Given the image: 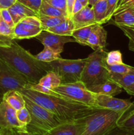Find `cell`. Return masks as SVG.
<instances>
[{"label": "cell", "instance_id": "ee69618b", "mask_svg": "<svg viewBox=\"0 0 134 135\" xmlns=\"http://www.w3.org/2000/svg\"><path fill=\"white\" fill-rule=\"evenodd\" d=\"M97 1H98V0H89V1H88V5L93 7V5L97 3Z\"/></svg>", "mask_w": 134, "mask_h": 135}, {"label": "cell", "instance_id": "74e56055", "mask_svg": "<svg viewBox=\"0 0 134 135\" xmlns=\"http://www.w3.org/2000/svg\"><path fill=\"white\" fill-rule=\"evenodd\" d=\"M107 135H134V131L117 127Z\"/></svg>", "mask_w": 134, "mask_h": 135}, {"label": "cell", "instance_id": "e0dca14e", "mask_svg": "<svg viewBox=\"0 0 134 135\" xmlns=\"http://www.w3.org/2000/svg\"><path fill=\"white\" fill-rule=\"evenodd\" d=\"M8 9L11 15L14 25L26 17L37 16L38 15V13L32 10L31 9L27 7L17 1Z\"/></svg>", "mask_w": 134, "mask_h": 135}, {"label": "cell", "instance_id": "ab89813d", "mask_svg": "<svg viewBox=\"0 0 134 135\" xmlns=\"http://www.w3.org/2000/svg\"><path fill=\"white\" fill-rule=\"evenodd\" d=\"M76 0H66V14L67 18H71L72 17V9H73L74 4Z\"/></svg>", "mask_w": 134, "mask_h": 135}, {"label": "cell", "instance_id": "f1b7e54d", "mask_svg": "<svg viewBox=\"0 0 134 135\" xmlns=\"http://www.w3.org/2000/svg\"><path fill=\"white\" fill-rule=\"evenodd\" d=\"M106 68L110 73H128L134 72V67L127 65L123 63L120 64L112 65H107L105 64Z\"/></svg>", "mask_w": 134, "mask_h": 135}, {"label": "cell", "instance_id": "60d3db41", "mask_svg": "<svg viewBox=\"0 0 134 135\" xmlns=\"http://www.w3.org/2000/svg\"><path fill=\"white\" fill-rule=\"evenodd\" d=\"M16 1L17 0H0V9H8L15 3Z\"/></svg>", "mask_w": 134, "mask_h": 135}, {"label": "cell", "instance_id": "44dd1931", "mask_svg": "<svg viewBox=\"0 0 134 135\" xmlns=\"http://www.w3.org/2000/svg\"><path fill=\"white\" fill-rule=\"evenodd\" d=\"M114 22L116 26H132L134 25V15L132 9H126L114 15Z\"/></svg>", "mask_w": 134, "mask_h": 135}, {"label": "cell", "instance_id": "603a6c76", "mask_svg": "<svg viewBox=\"0 0 134 135\" xmlns=\"http://www.w3.org/2000/svg\"><path fill=\"white\" fill-rule=\"evenodd\" d=\"M95 25H89L80 28L75 29L72 32V36L75 40L76 42H78L81 45L87 46V41L91 32L92 29Z\"/></svg>", "mask_w": 134, "mask_h": 135}, {"label": "cell", "instance_id": "bcb514c9", "mask_svg": "<svg viewBox=\"0 0 134 135\" xmlns=\"http://www.w3.org/2000/svg\"><path fill=\"white\" fill-rule=\"evenodd\" d=\"M129 50H131V51H133L134 52V45L131 43V42H129Z\"/></svg>", "mask_w": 134, "mask_h": 135}, {"label": "cell", "instance_id": "f35d334b", "mask_svg": "<svg viewBox=\"0 0 134 135\" xmlns=\"http://www.w3.org/2000/svg\"><path fill=\"white\" fill-rule=\"evenodd\" d=\"M12 133H13V135H45L44 133H42L41 132L29 130H13Z\"/></svg>", "mask_w": 134, "mask_h": 135}, {"label": "cell", "instance_id": "30bf717a", "mask_svg": "<svg viewBox=\"0 0 134 135\" xmlns=\"http://www.w3.org/2000/svg\"><path fill=\"white\" fill-rule=\"evenodd\" d=\"M94 94L95 108L122 112L125 114L134 109V103L131 102L130 100L116 98L114 96L108 95Z\"/></svg>", "mask_w": 134, "mask_h": 135}, {"label": "cell", "instance_id": "3957f363", "mask_svg": "<svg viewBox=\"0 0 134 135\" xmlns=\"http://www.w3.org/2000/svg\"><path fill=\"white\" fill-rule=\"evenodd\" d=\"M124 115L122 112L99 108L84 118L85 127L81 135H107L118 127Z\"/></svg>", "mask_w": 134, "mask_h": 135}, {"label": "cell", "instance_id": "f546056e", "mask_svg": "<svg viewBox=\"0 0 134 135\" xmlns=\"http://www.w3.org/2000/svg\"><path fill=\"white\" fill-rule=\"evenodd\" d=\"M118 127L134 131V109L130 111L127 115L122 117L118 124Z\"/></svg>", "mask_w": 134, "mask_h": 135}, {"label": "cell", "instance_id": "5bb4252c", "mask_svg": "<svg viewBox=\"0 0 134 135\" xmlns=\"http://www.w3.org/2000/svg\"><path fill=\"white\" fill-rule=\"evenodd\" d=\"M106 38L107 32L102 27V25L96 24L88 38L87 46L93 49L94 51L97 50H105Z\"/></svg>", "mask_w": 134, "mask_h": 135}, {"label": "cell", "instance_id": "681fc988", "mask_svg": "<svg viewBox=\"0 0 134 135\" xmlns=\"http://www.w3.org/2000/svg\"><path fill=\"white\" fill-rule=\"evenodd\" d=\"M131 9H132V11H133V15H134V7L131 8Z\"/></svg>", "mask_w": 134, "mask_h": 135}, {"label": "cell", "instance_id": "d6986e66", "mask_svg": "<svg viewBox=\"0 0 134 135\" xmlns=\"http://www.w3.org/2000/svg\"><path fill=\"white\" fill-rule=\"evenodd\" d=\"M75 30V26L71 18H66L59 25L50 28L47 31L62 36H72V32Z\"/></svg>", "mask_w": 134, "mask_h": 135}, {"label": "cell", "instance_id": "d4e9b609", "mask_svg": "<svg viewBox=\"0 0 134 135\" xmlns=\"http://www.w3.org/2000/svg\"><path fill=\"white\" fill-rule=\"evenodd\" d=\"M38 14L50 16V17H67L66 12L51 6L48 3L46 2L45 0L42 1Z\"/></svg>", "mask_w": 134, "mask_h": 135}, {"label": "cell", "instance_id": "7c38bea8", "mask_svg": "<svg viewBox=\"0 0 134 135\" xmlns=\"http://www.w3.org/2000/svg\"><path fill=\"white\" fill-rule=\"evenodd\" d=\"M44 47H49L55 51L62 53L64 45L69 42H76L72 36H62L51 32L47 30H43L35 37Z\"/></svg>", "mask_w": 134, "mask_h": 135}, {"label": "cell", "instance_id": "9a60e30c", "mask_svg": "<svg viewBox=\"0 0 134 135\" xmlns=\"http://www.w3.org/2000/svg\"><path fill=\"white\" fill-rule=\"evenodd\" d=\"M71 19L74 24L75 29L97 24L95 18L93 8L89 5L84 7L80 11L73 15Z\"/></svg>", "mask_w": 134, "mask_h": 135}, {"label": "cell", "instance_id": "c3c4849f", "mask_svg": "<svg viewBox=\"0 0 134 135\" xmlns=\"http://www.w3.org/2000/svg\"><path fill=\"white\" fill-rule=\"evenodd\" d=\"M7 135H13V134H12L11 131H7Z\"/></svg>", "mask_w": 134, "mask_h": 135}, {"label": "cell", "instance_id": "d590c367", "mask_svg": "<svg viewBox=\"0 0 134 135\" xmlns=\"http://www.w3.org/2000/svg\"><path fill=\"white\" fill-rule=\"evenodd\" d=\"M49 5L60 10L66 12V0H45Z\"/></svg>", "mask_w": 134, "mask_h": 135}, {"label": "cell", "instance_id": "836d02e7", "mask_svg": "<svg viewBox=\"0 0 134 135\" xmlns=\"http://www.w3.org/2000/svg\"><path fill=\"white\" fill-rule=\"evenodd\" d=\"M133 7H134V0H120L114 15L122 11Z\"/></svg>", "mask_w": 134, "mask_h": 135}, {"label": "cell", "instance_id": "d6a6232c", "mask_svg": "<svg viewBox=\"0 0 134 135\" xmlns=\"http://www.w3.org/2000/svg\"><path fill=\"white\" fill-rule=\"evenodd\" d=\"M17 1L31 9L35 13H38L43 0H17Z\"/></svg>", "mask_w": 134, "mask_h": 135}, {"label": "cell", "instance_id": "8992f818", "mask_svg": "<svg viewBox=\"0 0 134 135\" xmlns=\"http://www.w3.org/2000/svg\"><path fill=\"white\" fill-rule=\"evenodd\" d=\"M52 71L57 73L61 79V84H68L80 81L85 64L84 59H64L61 57L49 63Z\"/></svg>", "mask_w": 134, "mask_h": 135}, {"label": "cell", "instance_id": "f6af8a7d", "mask_svg": "<svg viewBox=\"0 0 134 135\" xmlns=\"http://www.w3.org/2000/svg\"><path fill=\"white\" fill-rule=\"evenodd\" d=\"M7 129L0 128V135H7Z\"/></svg>", "mask_w": 134, "mask_h": 135}, {"label": "cell", "instance_id": "6da1fadb", "mask_svg": "<svg viewBox=\"0 0 134 135\" xmlns=\"http://www.w3.org/2000/svg\"><path fill=\"white\" fill-rule=\"evenodd\" d=\"M20 92L23 96L55 115L60 123L81 119L99 109L69 100L61 96L41 93L29 87L22 90Z\"/></svg>", "mask_w": 134, "mask_h": 135}, {"label": "cell", "instance_id": "4dcf8cb0", "mask_svg": "<svg viewBox=\"0 0 134 135\" xmlns=\"http://www.w3.org/2000/svg\"><path fill=\"white\" fill-rule=\"evenodd\" d=\"M120 0H107V9L104 23L107 22L113 17Z\"/></svg>", "mask_w": 134, "mask_h": 135}, {"label": "cell", "instance_id": "cb8c5ba5", "mask_svg": "<svg viewBox=\"0 0 134 135\" xmlns=\"http://www.w3.org/2000/svg\"><path fill=\"white\" fill-rule=\"evenodd\" d=\"M95 15L96 22L97 24H104L107 9V0H98L92 7Z\"/></svg>", "mask_w": 134, "mask_h": 135}, {"label": "cell", "instance_id": "1f68e13d", "mask_svg": "<svg viewBox=\"0 0 134 135\" xmlns=\"http://www.w3.org/2000/svg\"><path fill=\"white\" fill-rule=\"evenodd\" d=\"M17 116L18 121L23 125H28L31 121L30 114L26 106L22 109H19V110L17 111Z\"/></svg>", "mask_w": 134, "mask_h": 135}, {"label": "cell", "instance_id": "484cf974", "mask_svg": "<svg viewBox=\"0 0 134 135\" xmlns=\"http://www.w3.org/2000/svg\"><path fill=\"white\" fill-rule=\"evenodd\" d=\"M37 17L40 21L43 30H47L50 28H52L59 25V23L64 21L67 18V17H50V16L41 14H38Z\"/></svg>", "mask_w": 134, "mask_h": 135}, {"label": "cell", "instance_id": "8fae6325", "mask_svg": "<svg viewBox=\"0 0 134 135\" xmlns=\"http://www.w3.org/2000/svg\"><path fill=\"white\" fill-rule=\"evenodd\" d=\"M0 128L12 131L27 130V125L18 120L17 111L3 100L0 102Z\"/></svg>", "mask_w": 134, "mask_h": 135}, {"label": "cell", "instance_id": "ac0fdd59", "mask_svg": "<svg viewBox=\"0 0 134 135\" xmlns=\"http://www.w3.org/2000/svg\"><path fill=\"white\" fill-rule=\"evenodd\" d=\"M2 100L6 102L10 106L16 111L25 107V101L24 96L20 92L17 90H10L4 94Z\"/></svg>", "mask_w": 134, "mask_h": 135}, {"label": "cell", "instance_id": "4316f807", "mask_svg": "<svg viewBox=\"0 0 134 135\" xmlns=\"http://www.w3.org/2000/svg\"><path fill=\"white\" fill-rule=\"evenodd\" d=\"M60 54L61 53L59 51H55L49 47H44L43 51L39 53L38 55H35V57L37 59L41 61L49 63L60 58Z\"/></svg>", "mask_w": 134, "mask_h": 135}, {"label": "cell", "instance_id": "e575fe53", "mask_svg": "<svg viewBox=\"0 0 134 135\" xmlns=\"http://www.w3.org/2000/svg\"><path fill=\"white\" fill-rule=\"evenodd\" d=\"M0 17L1 18L6 22L7 24L9 25L11 27H14V23L13 22V18L11 17L10 12H9V9H0Z\"/></svg>", "mask_w": 134, "mask_h": 135}, {"label": "cell", "instance_id": "2e32d148", "mask_svg": "<svg viewBox=\"0 0 134 135\" xmlns=\"http://www.w3.org/2000/svg\"><path fill=\"white\" fill-rule=\"evenodd\" d=\"M87 88L90 92L94 94L108 95V96H112L118 95L123 90V88L119 84L111 80L105 82L102 84L91 86Z\"/></svg>", "mask_w": 134, "mask_h": 135}, {"label": "cell", "instance_id": "7402d4cb", "mask_svg": "<svg viewBox=\"0 0 134 135\" xmlns=\"http://www.w3.org/2000/svg\"><path fill=\"white\" fill-rule=\"evenodd\" d=\"M38 84L48 89L53 90L61 84V79L57 73L50 71L39 80Z\"/></svg>", "mask_w": 134, "mask_h": 135}, {"label": "cell", "instance_id": "4fadbf2b", "mask_svg": "<svg viewBox=\"0 0 134 135\" xmlns=\"http://www.w3.org/2000/svg\"><path fill=\"white\" fill-rule=\"evenodd\" d=\"M84 127V118L78 121L60 123L45 133V135H81Z\"/></svg>", "mask_w": 134, "mask_h": 135}, {"label": "cell", "instance_id": "5b68a950", "mask_svg": "<svg viewBox=\"0 0 134 135\" xmlns=\"http://www.w3.org/2000/svg\"><path fill=\"white\" fill-rule=\"evenodd\" d=\"M25 106L28 110L31 121L27 125V130L46 133L60 123L55 115L43 107L24 96Z\"/></svg>", "mask_w": 134, "mask_h": 135}, {"label": "cell", "instance_id": "7dc6e473", "mask_svg": "<svg viewBox=\"0 0 134 135\" xmlns=\"http://www.w3.org/2000/svg\"><path fill=\"white\" fill-rule=\"evenodd\" d=\"M79 1H80V2L82 3V5L85 7L88 5V1H89V0H79Z\"/></svg>", "mask_w": 134, "mask_h": 135}, {"label": "cell", "instance_id": "8d00e7d4", "mask_svg": "<svg viewBox=\"0 0 134 135\" xmlns=\"http://www.w3.org/2000/svg\"><path fill=\"white\" fill-rule=\"evenodd\" d=\"M118 27H119L122 30L125 35L129 38L130 42H131L134 45V28L130 26H121L118 25Z\"/></svg>", "mask_w": 134, "mask_h": 135}, {"label": "cell", "instance_id": "83f0119b", "mask_svg": "<svg viewBox=\"0 0 134 135\" xmlns=\"http://www.w3.org/2000/svg\"><path fill=\"white\" fill-rule=\"evenodd\" d=\"M105 64L107 65L122 63V55L119 50H113L107 52L105 58Z\"/></svg>", "mask_w": 134, "mask_h": 135}, {"label": "cell", "instance_id": "52a82bcc", "mask_svg": "<svg viewBox=\"0 0 134 135\" xmlns=\"http://www.w3.org/2000/svg\"><path fill=\"white\" fill-rule=\"evenodd\" d=\"M30 84V83L24 76L0 58V100H2L4 94L8 91L21 92Z\"/></svg>", "mask_w": 134, "mask_h": 135}, {"label": "cell", "instance_id": "7bdbcfd3", "mask_svg": "<svg viewBox=\"0 0 134 135\" xmlns=\"http://www.w3.org/2000/svg\"><path fill=\"white\" fill-rule=\"evenodd\" d=\"M126 92H127L128 94L131 95V96H134V84H132L131 86H130V87H128L127 88H126L125 90Z\"/></svg>", "mask_w": 134, "mask_h": 135}, {"label": "cell", "instance_id": "7a4b0ae2", "mask_svg": "<svg viewBox=\"0 0 134 135\" xmlns=\"http://www.w3.org/2000/svg\"><path fill=\"white\" fill-rule=\"evenodd\" d=\"M0 58L17 72L24 76L31 84L38 83L52 67L41 61L14 40L6 46H0Z\"/></svg>", "mask_w": 134, "mask_h": 135}, {"label": "cell", "instance_id": "277c9868", "mask_svg": "<svg viewBox=\"0 0 134 135\" xmlns=\"http://www.w3.org/2000/svg\"><path fill=\"white\" fill-rule=\"evenodd\" d=\"M107 54L105 50H97L85 58L81 81L87 87L102 84L110 80V72L106 68L105 58Z\"/></svg>", "mask_w": 134, "mask_h": 135}, {"label": "cell", "instance_id": "f907efd6", "mask_svg": "<svg viewBox=\"0 0 134 135\" xmlns=\"http://www.w3.org/2000/svg\"><path fill=\"white\" fill-rule=\"evenodd\" d=\"M130 27H132V28H134V25H133V26H130Z\"/></svg>", "mask_w": 134, "mask_h": 135}, {"label": "cell", "instance_id": "9c48e42d", "mask_svg": "<svg viewBox=\"0 0 134 135\" xmlns=\"http://www.w3.org/2000/svg\"><path fill=\"white\" fill-rule=\"evenodd\" d=\"M42 31V24L37 16L26 17L15 24L13 27L15 40L35 38Z\"/></svg>", "mask_w": 134, "mask_h": 135}, {"label": "cell", "instance_id": "ba28073f", "mask_svg": "<svg viewBox=\"0 0 134 135\" xmlns=\"http://www.w3.org/2000/svg\"><path fill=\"white\" fill-rule=\"evenodd\" d=\"M52 90L67 99L95 107L94 93L90 92L81 80L68 84H61Z\"/></svg>", "mask_w": 134, "mask_h": 135}, {"label": "cell", "instance_id": "b9f144b4", "mask_svg": "<svg viewBox=\"0 0 134 135\" xmlns=\"http://www.w3.org/2000/svg\"><path fill=\"white\" fill-rule=\"evenodd\" d=\"M84 7V6L82 5V3L79 0H76L74 4L73 9H72V15L80 11L81 9H83Z\"/></svg>", "mask_w": 134, "mask_h": 135}, {"label": "cell", "instance_id": "ffe728a7", "mask_svg": "<svg viewBox=\"0 0 134 135\" xmlns=\"http://www.w3.org/2000/svg\"><path fill=\"white\" fill-rule=\"evenodd\" d=\"M110 79L119 84L123 90H126L134 84V72L128 73H110Z\"/></svg>", "mask_w": 134, "mask_h": 135}]
</instances>
